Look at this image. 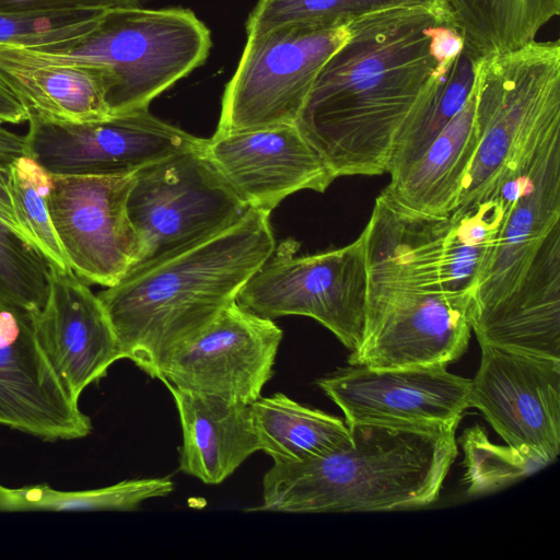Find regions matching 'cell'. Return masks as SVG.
I'll return each instance as SVG.
<instances>
[{"label":"cell","mask_w":560,"mask_h":560,"mask_svg":"<svg viewBox=\"0 0 560 560\" xmlns=\"http://www.w3.org/2000/svg\"><path fill=\"white\" fill-rule=\"evenodd\" d=\"M349 28L295 124L336 178L387 173L402 125L464 50L443 1L373 11Z\"/></svg>","instance_id":"cell-1"},{"label":"cell","mask_w":560,"mask_h":560,"mask_svg":"<svg viewBox=\"0 0 560 560\" xmlns=\"http://www.w3.org/2000/svg\"><path fill=\"white\" fill-rule=\"evenodd\" d=\"M275 248L269 213L250 208L230 226L107 287L97 298L122 358L159 378L170 353L234 302Z\"/></svg>","instance_id":"cell-2"},{"label":"cell","mask_w":560,"mask_h":560,"mask_svg":"<svg viewBox=\"0 0 560 560\" xmlns=\"http://www.w3.org/2000/svg\"><path fill=\"white\" fill-rule=\"evenodd\" d=\"M351 438L320 455L273 462L257 511L378 512L434 503L454 463L455 432L350 427Z\"/></svg>","instance_id":"cell-3"},{"label":"cell","mask_w":560,"mask_h":560,"mask_svg":"<svg viewBox=\"0 0 560 560\" xmlns=\"http://www.w3.org/2000/svg\"><path fill=\"white\" fill-rule=\"evenodd\" d=\"M209 28L189 9L121 7L105 10L83 37L42 48L1 46L37 62L96 68L110 115L147 109L153 98L201 66Z\"/></svg>","instance_id":"cell-4"},{"label":"cell","mask_w":560,"mask_h":560,"mask_svg":"<svg viewBox=\"0 0 560 560\" xmlns=\"http://www.w3.org/2000/svg\"><path fill=\"white\" fill-rule=\"evenodd\" d=\"M472 92L478 147L457 207L489 198L529 141L560 121V42L476 59Z\"/></svg>","instance_id":"cell-5"},{"label":"cell","mask_w":560,"mask_h":560,"mask_svg":"<svg viewBox=\"0 0 560 560\" xmlns=\"http://www.w3.org/2000/svg\"><path fill=\"white\" fill-rule=\"evenodd\" d=\"M349 23H289L247 34L215 132L295 125L322 67L348 39Z\"/></svg>","instance_id":"cell-6"},{"label":"cell","mask_w":560,"mask_h":560,"mask_svg":"<svg viewBox=\"0 0 560 560\" xmlns=\"http://www.w3.org/2000/svg\"><path fill=\"white\" fill-rule=\"evenodd\" d=\"M299 243L287 241L240 290L236 302L261 317L307 316L349 350L361 341L368 292L362 234L352 243L295 256Z\"/></svg>","instance_id":"cell-7"},{"label":"cell","mask_w":560,"mask_h":560,"mask_svg":"<svg viewBox=\"0 0 560 560\" xmlns=\"http://www.w3.org/2000/svg\"><path fill=\"white\" fill-rule=\"evenodd\" d=\"M249 209L207 159L202 147L139 170L127 199L128 215L141 245L140 259L131 270L230 226Z\"/></svg>","instance_id":"cell-8"},{"label":"cell","mask_w":560,"mask_h":560,"mask_svg":"<svg viewBox=\"0 0 560 560\" xmlns=\"http://www.w3.org/2000/svg\"><path fill=\"white\" fill-rule=\"evenodd\" d=\"M474 296L411 290L368 298L362 338L348 363L375 371L446 368L467 350Z\"/></svg>","instance_id":"cell-9"},{"label":"cell","mask_w":560,"mask_h":560,"mask_svg":"<svg viewBox=\"0 0 560 560\" xmlns=\"http://www.w3.org/2000/svg\"><path fill=\"white\" fill-rule=\"evenodd\" d=\"M27 121V155L51 175H130L203 144V139L156 118L148 108L86 122L33 115Z\"/></svg>","instance_id":"cell-10"},{"label":"cell","mask_w":560,"mask_h":560,"mask_svg":"<svg viewBox=\"0 0 560 560\" xmlns=\"http://www.w3.org/2000/svg\"><path fill=\"white\" fill-rule=\"evenodd\" d=\"M130 175H51L49 217L72 271L112 287L139 261L141 245L129 219Z\"/></svg>","instance_id":"cell-11"},{"label":"cell","mask_w":560,"mask_h":560,"mask_svg":"<svg viewBox=\"0 0 560 560\" xmlns=\"http://www.w3.org/2000/svg\"><path fill=\"white\" fill-rule=\"evenodd\" d=\"M283 332L237 304L177 346L160 369L165 385L250 405L273 374Z\"/></svg>","instance_id":"cell-12"},{"label":"cell","mask_w":560,"mask_h":560,"mask_svg":"<svg viewBox=\"0 0 560 560\" xmlns=\"http://www.w3.org/2000/svg\"><path fill=\"white\" fill-rule=\"evenodd\" d=\"M470 383L446 368L375 371L352 366L317 381L349 428L380 425L425 433L456 432L470 408Z\"/></svg>","instance_id":"cell-13"},{"label":"cell","mask_w":560,"mask_h":560,"mask_svg":"<svg viewBox=\"0 0 560 560\" xmlns=\"http://www.w3.org/2000/svg\"><path fill=\"white\" fill-rule=\"evenodd\" d=\"M480 348L470 407L481 411L508 445L553 463L560 453V360Z\"/></svg>","instance_id":"cell-14"},{"label":"cell","mask_w":560,"mask_h":560,"mask_svg":"<svg viewBox=\"0 0 560 560\" xmlns=\"http://www.w3.org/2000/svg\"><path fill=\"white\" fill-rule=\"evenodd\" d=\"M202 152L249 208L268 213L291 194L324 192L336 179L296 125L214 132Z\"/></svg>","instance_id":"cell-15"},{"label":"cell","mask_w":560,"mask_h":560,"mask_svg":"<svg viewBox=\"0 0 560 560\" xmlns=\"http://www.w3.org/2000/svg\"><path fill=\"white\" fill-rule=\"evenodd\" d=\"M0 424L46 441L89 435L92 422L54 371L32 314L0 304Z\"/></svg>","instance_id":"cell-16"},{"label":"cell","mask_w":560,"mask_h":560,"mask_svg":"<svg viewBox=\"0 0 560 560\" xmlns=\"http://www.w3.org/2000/svg\"><path fill=\"white\" fill-rule=\"evenodd\" d=\"M84 282L72 269L51 265L48 298L32 315L40 348L78 402L89 385L124 359L103 305Z\"/></svg>","instance_id":"cell-17"},{"label":"cell","mask_w":560,"mask_h":560,"mask_svg":"<svg viewBox=\"0 0 560 560\" xmlns=\"http://www.w3.org/2000/svg\"><path fill=\"white\" fill-rule=\"evenodd\" d=\"M503 209L494 249L475 292L474 311L516 289L541 242L560 223V128L534 149L520 192Z\"/></svg>","instance_id":"cell-18"},{"label":"cell","mask_w":560,"mask_h":560,"mask_svg":"<svg viewBox=\"0 0 560 560\" xmlns=\"http://www.w3.org/2000/svg\"><path fill=\"white\" fill-rule=\"evenodd\" d=\"M480 346L560 360V223L541 242L520 284L471 316Z\"/></svg>","instance_id":"cell-19"},{"label":"cell","mask_w":560,"mask_h":560,"mask_svg":"<svg viewBox=\"0 0 560 560\" xmlns=\"http://www.w3.org/2000/svg\"><path fill=\"white\" fill-rule=\"evenodd\" d=\"M180 420L179 470L218 485L259 451L249 405L166 385Z\"/></svg>","instance_id":"cell-20"},{"label":"cell","mask_w":560,"mask_h":560,"mask_svg":"<svg viewBox=\"0 0 560 560\" xmlns=\"http://www.w3.org/2000/svg\"><path fill=\"white\" fill-rule=\"evenodd\" d=\"M478 147L471 92L454 118L411 165L390 175L382 191L398 207L430 217L448 215L458 203Z\"/></svg>","instance_id":"cell-21"},{"label":"cell","mask_w":560,"mask_h":560,"mask_svg":"<svg viewBox=\"0 0 560 560\" xmlns=\"http://www.w3.org/2000/svg\"><path fill=\"white\" fill-rule=\"evenodd\" d=\"M0 80L30 115L58 122L110 116L102 72L96 68L18 58L0 46Z\"/></svg>","instance_id":"cell-22"},{"label":"cell","mask_w":560,"mask_h":560,"mask_svg":"<svg viewBox=\"0 0 560 560\" xmlns=\"http://www.w3.org/2000/svg\"><path fill=\"white\" fill-rule=\"evenodd\" d=\"M259 451L273 462H298L328 452L351 438L340 418L313 409L282 393L249 405Z\"/></svg>","instance_id":"cell-23"},{"label":"cell","mask_w":560,"mask_h":560,"mask_svg":"<svg viewBox=\"0 0 560 560\" xmlns=\"http://www.w3.org/2000/svg\"><path fill=\"white\" fill-rule=\"evenodd\" d=\"M471 58L500 54L536 39L560 13V0H443Z\"/></svg>","instance_id":"cell-24"},{"label":"cell","mask_w":560,"mask_h":560,"mask_svg":"<svg viewBox=\"0 0 560 560\" xmlns=\"http://www.w3.org/2000/svg\"><path fill=\"white\" fill-rule=\"evenodd\" d=\"M475 60L463 50L443 82L409 115L392 149L389 175L415 163L465 105L474 83Z\"/></svg>","instance_id":"cell-25"},{"label":"cell","mask_w":560,"mask_h":560,"mask_svg":"<svg viewBox=\"0 0 560 560\" xmlns=\"http://www.w3.org/2000/svg\"><path fill=\"white\" fill-rule=\"evenodd\" d=\"M171 477L124 480L112 486L79 491L48 485L11 488L12 512L21 511H132L147 500L167 497Z\"/></svg>","instance_id":"cell-26"},{"label":"cell","mask_w":560,"mask_h":560,"mask_svg":"<svg viewBox=\"0 0 560 560\" xmlns=\"http://www.w3.org/2000/svg\"><path fill=\"white\" fill-rule=\"evenodd\" d=\"M459 443L465 454L467 497L501 490L550 464L535 451L492 443L479 424L466 429Z\"/></svg>","instance_id":"cell-27"},{"label":"cell","mask_w":560,"mask_h":560,"mask_svg":"<svg viewBox=\"0 0 560 560\" xmlns=\"http://www.w3.org/2000/svg\"><path fill=\"white\" fill-rule=\"evenodd\" d=\"M50 270L49 260L0 220V304L39 312L48 298Z\"/></svg>","instance_id":"cell-28"},{"label":"cell","mask_w":560,"mask_h":560,"mask_svg":"<svg viewBox=\"0 0 560 560\" xmlns=\"http://www.w3.org/2000/svg\"><path fill=\"white\" fill-rule=\"evenodd\" d=\"M443 0H258L246 22L255 34L289 23L347 24L373 11L411 5H432ZM444 2V1H443Z\"/></svg>","instance_id":"cell-29"},{"label":"cell","mask_w":560,"mask_h":560,"mask_svg":"<svg viewBox=\"0 0 560 560\" xmlns=\"http://www.w3.org/2000/svg\"><path fill=\"white\" fill-rule=\"evenodd\" d=\"M11 170L16 188V215L22 235L52 266L71 269L56 236L47 208L51 174L28 155L14 156Z\"/></svg>","instance_id":"cell-30"},{"label":"cell","mask_w":560,"mask_h":560,"mask_svg":"<svg viewBox=\"0 0 560 560\" xmlns=\"http://www.w3.org/2000/svg\"><path fill=\"white\" fill-rule=\"evenodd\" d=\"M105 10L0 11V46L42 48L86 35Z\"/></svg>","instance_id":"cell-31"},{"label":"cell","mask_w":560,"mask_h":560,"mask_svg":"<svg viewBox=\"0 0 560 560\" xmlns=\"http://www.w3.org/2000/svg\"><path fill=\"white\" fill-rule=\"evenodd\" d=\"M143 0H0V11L9 10H109L141 7Z\"/></svg>","instance_id":"cell-32"},{"label":"cell","mask_w":560,"mask_h":560,"mask_svg":"<svg viewBox=\"0 0 560 560\" xmlns=\"http://www.w3.org/2000/svg\"><path fill=\"white\" fill-rule=\"evenodd\" d=\"M28 119V113L15 95L0 80V124H20Z\"/></svg>","instance_id":"cell-33"},{"label":"cell","mask_w":560,"mask_h":560,"mask_svg":"<svg viewBox=\"0 0 560 560\" xmlns=\"http://www.w3.org/2000/svg\"><path fill=\"white\" fill-rule=\"evenodd\" d=\"M0 154L27 155L25 136L0 127Z\"/></svg>","instance_id":"cell-34"},{"label":"cell","mask_w":560,"mask_h":560,"mask_svg":"<svg viewBox=\"0 0 560 560\" xmlns=\"http://www.w3.org/2000/svg\"><path fill=\"white\" fill-rule=\"evenodd\" d=\"M0 512H12L11 488L0 485Z\"/></svg>","instance_id":"cell-35"}]
</instances>
